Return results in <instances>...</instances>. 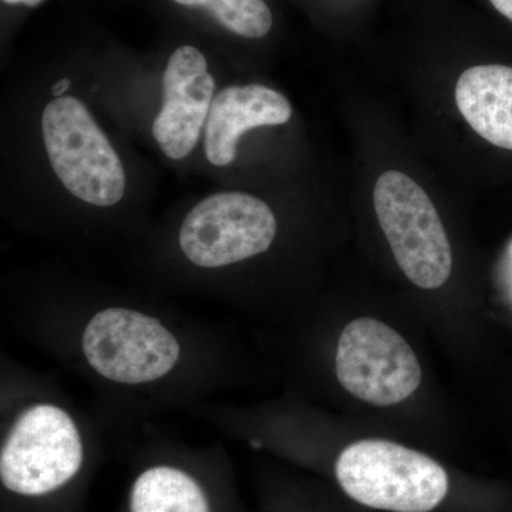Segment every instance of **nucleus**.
Segmentation results:
<instances>
[{"label":"nucleus","mask_w":512,"mask_h":512,"mask_svg":"<svg viewBox=\"0 0 512 512\" xmlns=\"http://www.w3.org/2000/svg\"><path fill=\"white\" fill-rule=\"evenodd\" d=\"M340 487L375 510L430 512L446 498L448 476L433 458L386 440L350 444L336 461Z\"/></svg>","instance_id":"nucleus-1"},{"label":"nucleus","mask_w":512,"mask_h":512,"mask_svg":"<svg viewBox=\"0 0 512 512\" xmlns=\"http://www.w3.org/2000/svg\"><path fill=\"white\" fill-rule=\"evenodd\" d=\"M42 134L53 171L79 200L111 207L123 198V164L82 101L72 96L50 101L42 114Z\"/></svg>","instance_id":"nucleus-2"},{"label":"nucleus","mask_w":512,"mask_h":512,"mask_svg":"<svg viewBox=\"0 0 512 512\" xmlns=\"http://www.w3.org/2000/svg\"><path fill=\"white\" fill-rule=\"evenodd\" d=\"M377 220L404 275L423 289L446 284L453 254L429 195L400 171L380 175L373 192Z\"/></svg>","instance_id":"nucleus-3"},{"label":"nucleus","mask_w":512,"mask_h":512,"mask_svg":"<svg viewBox=\"0 0 512 512\" xmlns=\"http://www.w3.org/2000/svg\"><path fill=\"white\" fill-rule=\"evenodd\" d=\"M82 461V439L69 414L39 404L13 424L0 456V478L13 493L35 497L72 480Z\"/></svg>","instance_id":"nucleus-4"},{"label":"nucleus","mask_w":512,"mask_h":512,"mask_svg":"<svg viewBox=\"0 0 512 512\" xmlns=\"http://www.w3.org/2000/svg\"><path fill=\"white\" fill-rule=\"evenodd\" d=\"M336 376L356 399L386 407L404 402L419 389L421 367L396 330L380 320L360 318L340 335Z\"/></svg>","instance_id":"nucleus-5"},{"label":"nucleus","mask_w":512,"mask_h":512,"mask_svg":"<svg viewBox=\"0 0 512 512\" xmlns=\"http://www.w3.org/2000/svg\"><path fill=\"white\" fill-rule=\"evenodd\" d=\"M276 227L264 201L245 192H218L188 212L180 247L192 264L220 268L268 251Z\"/></svg>","instance_id":"nucleus-6"},{"label":"nucleus","mask_w":512,"mask_h":512,"mask_svg":"<svg viewBox=\"0 0 512 512\" xmlns=\"http://www.w3.org/2000/svg\"><path fill=\"white\" fill-rule=\"evenodd\" d=\"M83 352L101 376L124 384L154 382L180 357L177 339L143 313L110 308L97 313L83 333Z\"/></svg>","instance_id":"nucleus-7"},{"label":"nucleus","mask_w":512,"mask_h":512,"mask_svg":"<svg viewBox=\"0 0 512 512\" xmlns=\"http://www.w3.org/2000/svg\"><path fill=\"white\" fill-rule=\"evenodd\" d=\"M214 77L200 50L178 47L163 76V107L154 120L153 136L163 153L173 160L190 156L210 116Z\"/></svg>","instance_id":"nucleus-8"},{"label":"nucleus","mask_w":512,"mask_h":512,"mask_svg":"<svg viewBox=\"0 0 512 512\" xmlns=\"http://www.w3.org/2000/svg\"><path fill=\"white\" fill-rule=\"evenodd\" d=\"M291 117V103L276 90L261 84L227 87L212 100L205 127L208 161L217 167L231 164L237 157L239 138L248 130L281 126Z\"/></svg>","instance_id":"nucleus-9"},{"label":"nucleus","mask_w":512,"mask_h":512,"mask_svg":"<svg viewBox=\"0 0 512 512\" xmlns=\"http://www.w3.org/2000/svg\"><path fill=\"white\" fill-rule=\"evenodd\" d=\"M456 103L478 136L512 150V67L490 64L466 70L457 82Z\"/></svg>","instance_id":"nucleus-10"},{"label":"nucleus","mask_w":512,"mask_h":512,"mask_svg":"<svg viewBox=\"0 0 512 512\" xmlns=\"http://www.w3.org/2000/svg\"><path fill=\"white\" fill-rule=\"evenodd\" d=\"M131 512H211L200 485L184 471L154 467L131 491Z\"/></svg>","instance_id":"nucleus-11"},{"label":"nucleus","mask_w":512,"mask_h":512,"mask_svg":"<svg viewBox=\"0 0 512 512\" xmlns=\"http://www.w3.org/2000/svg\"><path fill=\"white\" fill-rule=\"evenodd\" d=\"M184 6L204 8L235 35L259 39L272 28V13L264 0H174Z\"/></svg>","instance_id":"nucleus-12"},{"label":"nucleus","mask_w":512,"mask_h":512,"mask_svg":"<svg viewBox=\"0 0 512 512\" xmlns=\"http://www.w3.org/2000/svg\"><path fill=\"white\" fill-rule=\"evenodd\" d=\"M495 9L512 22V0H491Z\"/></svg>","instance_id":"nucleus-13"},{"label":"nucleus","mask_w":512,"mask_h":512,"mask_svg":"<svg viewBox=\"0 0 512 512\" xmlns=\"http://www.w3.org/2000/svg\"><path fill=\"white\" fill-rule=\"evenodd\" d=\"M70 87V79H63L60 80V82H57L55 86H53V96L56 97V99H60V97H63V93L66 92L67 89Z\"/></svg>","instance_id":"nucleus-14"},{"label":"nucleus","mask_w":512,"mask_h":512,"mask_svg":"<svg viewBox=\"0 0 512 512\" xmlns=\"http://www.w3.org/2000/svg\"><path fill=\"white\" fill-rule=\"evenodd\" d=\"M507 285H508V291H510V295L512 298V244H511L510 252H508V259H507Z\"/></svg>","instance_id":"nucleus-15"},{"label":"nucleus","mask_w":512,"mask_h":512,"mask_svg":"<svg viewBox=\"0 0 512 512\" xmlns=\"http://www.w3.org/2000/svg\"><path fill=\"white\" fill-rule=\"evenodd\" d=\"M5 3H9V5H18V3H22V5L30 6V8H35V6L40 5L43 0H3Z\"/></svg>","instance_id":"nucleus-16"}]
</instances>
